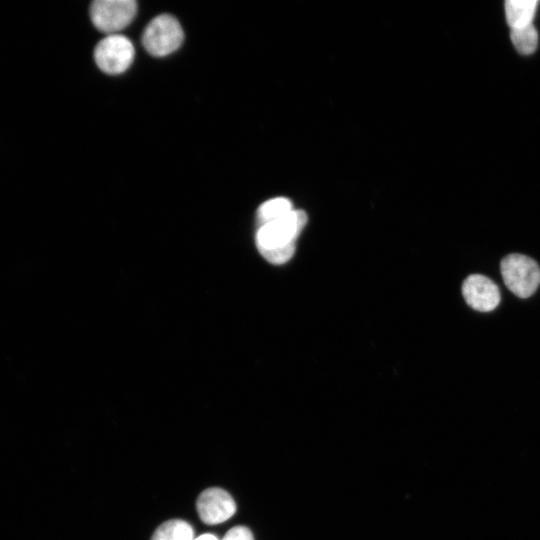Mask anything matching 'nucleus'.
<instances>
[{
  "instance_id": "obj_7",
  "label": "nucleus",
  "mask_w": 540,
  "mask_h": 540,
  "mask_svg": "<svg viewBox=\"0 0 540 540\" xmlns=\"http://www.w3.org/2000/svg\"><path fill=\"white\" fill-rule=\"evenodd\" d=\"M462 294L466 303L474 310L489 312L500 302V291L496 283L481 274L469 275L462 284Z\"/></svg>"
},
{
  "instance_id": "obj_11",
  "label": "nucleus",
  "mask_w": 540,
  "mask_h": 540,
  "mask_svg": "<svg viewBox=\"0 0 540 540\" xmlns=\"http://www.w3.org/2000/svg\"><path fill=\"white\" fill-rule=\"evenodd\" d=\"M511 40L517 51L523 55L533 53L538 44V34L533 25L511 29Z\"/></svg>"
},
{
  "instance_id": "obj_3",
  "label": "nucleus",
  "mask_w": 540,
  "mask_h": 540,
  "mask_svg": "<svg viewBox=\"0 0 540 540\" xmlns=\"http://www.w3.org/2000/svg\"><path fill=\"white\" fill-rule=\"evenodd\" d=\"M183 38V30L178 20L171 15L162 14L148 23L142 35V43L151 55L163 57L177 50Z\"/></svg>"
},
{
  "instance_id": "obj_9",
  "label": "nucleus",
  "mask_w": 540,
  "mask_h": 540,
  "mask_svg": "<svg viewBox=\"0 0 540 540\" xmlns=\"http://www.w3.org/2000/svg\"><path fill=\"white\" fill-rule=\"evenodd\" d=\"M191 525L180 519L168 520L154 531L150 540H194Z\"/></svg>"
},
{
  "instance_id": "obj_1",
  "label": "nucleus",
  "mask_w": 540,
  "mask_h": 540,
  "mask_svg": "<svg viewBox=\"0 0 540 540\" xmlns=\"http://www.w3.org/2000/svg\"><path fill=\"white\" fill-rule=\"evenodd\" d=\"M307 222L301 210H292L284 217L260 225L256 233V246L260 254L272 264H283L295 252V241Z\"/></svg>"
},
{
  "instance_id": "obj_2",
  "label": "nucleus",
  "mask_w": 540,
  "mask_h": 540,
  "mask_svg": "<svg viewBox=\"0 0 540 540\" xmlns=\"http://www.w3.org/2000/svg\"><path fill=\"white\" fill-rule=\"evenodd\" d=\"M500 268L506 287L520 298L532 296L540 285V268L529 256L509 254L502 259Z\"/></svg>"
},
{
  "instance_id": "obj_6",
  "label": "nucleus",
  "mask_w": 540,
  "mask_h": 540,
  "mask_svg": "<svg viewBox=\"0 0 540 540\" xmlns=\"http://www.w3.org/2000/svg\"><path fill=\"white\" fill-rule=\"evenodd\" d=\"M196 506L200 519L209 525L228 520L236 511V504L231 495L217 487L201 492Z\"/></svg>"
},
{
  "instance_id": "obj_12",
  "label": "nucleus",
  "mask_w": 540,
  "mask_h": 540,
  "mask_svg": "<svg viewBox=\"0 0 540 540\" xmlns=\"http://www.w3.org/2000/svg\"><path fill=\"white\" fill-rule=\"evenodd\" d=\"M222 540H254L252 532L244 526L231 528Z\"/></svg>"
},
{
  "instance_id": "obj_13",
  "label": "nucleus",
  "mask_w": 540,
  "mask_h": 540,
  "mask_svg": "<svg viewBox=\"0 0 540 540\" xmlns=\"http://www.w3.org/2000/svg\"><path fill=\"white\" fill-rule=\"evenodd\" d=\"M194 540H218V538L216 536H214L213 534L207 533V534H202V535L198 536Z\"/></svg>"
},
{
  "instance_id": "obj_8",
  "label": "nucleus",
  "mask_w": 540,
  "mask_h": 540,
  "mask_svg": "<svg viewBox=\"0 0 540 540\" xmlns=\"http://www.w3.org/2000/svg\"><path fill=\"white\" fill-rule=\"evenodd\" d=\"M537 5V0L506 1V18L511 29L522 28L531 25Z\"/></svg>"
},
{
  "instance_id": "obj_10",
  "label": "nucleus",
  "mask_w": 540,
  "mask_h": 540,
  "mask_svg": "<svg viewBox=\"0 0 540 540\" xmlns=\"http://www.w3.org/2000/svg\"><path fill=\"white\" fill-rule=\"evenodd\" d=\"M292 210L291 202L283 197L274 198L264 202L258 209L257 218L259 225L278 220Z\"/></svg>"
},
{
  "instance_id": "obj_5",
  "label": "nucleus",
  "mask_w": 540,
  "mask_h": 540,
  "mask_svg": "<svg viewBox=\"0 0 540 540\" xmlns=\"http://www.w3.org/2000/svg\"><path fill=\"white\" fill-rule=\"evenodd\" d=\"M94 59L103 72L108 74L122 73L133 62V44L123 35L110 34L96 45Z\"/></svg>"
},
{
  "instance_id": "obj_4",
  "label": "nucleus",
  "mask_w": 540,
  "mask_h": 540,
  "mask_svg": "<svg viewBox=\"0 0 540 540\" xmlns=\"http://www.w3.org/2000/svg\"><path fill=\"white\" fill-rule=\"evenodd\" d=\"M136 12L137 4L134 0H96L90 7L94 26L109 35L125 28Z\"/></svg>"
}]
</instances>
